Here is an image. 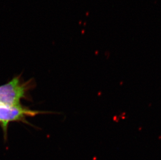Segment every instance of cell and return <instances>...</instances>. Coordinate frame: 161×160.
I'll use <instances>...</instances> for the list:
<instances>
[{"mask_svg":"<svg viewBox=\"0 0 161 160\" xmlns=\"http://www.w3.org/2000/svg\"><path fill=\"white\" fill-rule=\"evenodd\" d=\"M39 111L32 110L21 105L9 106L0 104V125L5 136L8 131L9 123L15 121H25L29 116H34L41 113Z\"/></svg>","mask_w":161,"mask_h":160,"instance_id":"cell-2","label":"cell"},{"mask_svg":"<svg viewBox=\"0 0 161 160\" xmlns=\"http://www.w3.org/2000/svg\"><path fill=\"white\" fill-rule=\"evenodd\" d=\"M28 82L21 81L16 77L8 83L0 86V104L9 106H19L25 98L29 88Z\"/></svg>","mask_w":161,"mask_h":160,"instance_id":"cell-1","label":"cell"}]
</instances>
